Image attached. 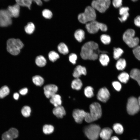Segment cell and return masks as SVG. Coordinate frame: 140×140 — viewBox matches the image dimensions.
Segmentation results:
<instances>
[{
  "label": "cell",
  "mask_w": 140,
  "mask_h": 140,
  "mask_svg": "<svg viewBox=\"0 0 140 140\" xmlns=\"http://www.w3.org/2000/svg\"><path fill=\"white\" fill-rule=\"evenodd\" d=\"M107 53L106 51L100 50L97 43L93 41H89L82 46L80 55L84 60H95L98 58L100 53Z\"/></svg>",
  "instance_id": "1"
},
{
  "label": "cell",
  "mask_w": 140,
  "mask_h": 140,
  "mask_svg": "<svg viewBox=\"0 0 140 140\" xmlns=\"http://www.w3.org/2000/svg\"><path fill=\"white\" fill-rule=\"evenodd\" d=\"M89 109L90 112H87L84 119L86 122H92L98 120L101 117L102 109L99 103L97 102L92 103L89 106Z\"/></svg>",
  "instance_id": "2"
},
{
  "label": "cell",
  "mask_w": 140,
  "mask_h": 140,
  "mask_svg": "<svg viewBox=\"0 0 140 140\" xmlns=\"http://www.w3.org/2000/svg\"><path fill=\"white\" fill-rule=\"evenodd\" d=\"M96 14L95 10L92 6H88L85 8L83 13L79 14L78 19L81 23L86 24L95 20Z\"/></svg>",
  "instance_id": "3"
},
{
  "label": "cell",
  "mask_w": 140,
  "mask_h": 140,
  "mask_svg": "<svg viewBox=\"0 0 140 140\" xmlns=\"http://www.w3.org/2000/svg\"><path fill=\"white\" fill-rule=\"evenodd\" d=\"M135 31L132 29L127 30L124 33L123 39L129 47L134 48L137 46L139 42L138 38L135 37Z\"/></svg>",
  "instance_id": "4"
},
{
  "label": "cell",
  "mask_w": 140,
  "mask_h": 140,
  "mask_svg": "<svg viewBox=\"0 0 140 140\" xmlns=\"http://www.w3.org/2000/svg\"><path fill=\"white\" fill-rule=\"evenodd\" d=\"M23 46V43L19 39L11 38L9 39L7 42V50L13 55H18Z\"/></svg>",
  "instance_id": "5"
},
{
  "label": "cell",
  "mask_w": 140,
  "mask_h": 140,
  "mask_svg": "<svg viewBox=\"0 0 140 140\" xmlns=\"http://www.w3.org/2000/svg\"><path fill=\"white\" fill-rule=\"evenodd\" d=\"M101 130L100 126L95 124H90L85 127L84 132L87 137L90 140H97Z\"/></svg>",
  "instance_id": "6"
},
{
  "label": "cell",
  "mask_w": 140,
  "mask_h": 140,
  "mask_svg": "<svg viewBox=\"0 0 140 140\" xmlns=\"http://www.w3.org/2000/svg\"><path fill=\"white\" fill-rule=\"evenodd\" d=\"M85 27L88 32L91 34L96 33L100 29L103 32L106 31L107 30V26L105 24L95 20L86 23Z\"/></svg>",
  "instance_id": "7"
},
{
  "label": "cell",
  "mask_w": 140,
  "mask_h": 140,
  "mask_svg": "<svg viewBox=\"0 0 140 140\" xmlns=\"http://www.w3.org/2000/svg\"><path fill=\"white\" fill-rule=\"evenodd\" d=\"M127 109L130 115H133L137 113L140 110L138 99L133 96L129 97L127 104Z\"/></svg>",
  "instance_id": "8"
},
{
  "label": "cell",
  "mask_w": 140,
  "mask_h": 140,
  "mask_svg": "<svg viewBox=\"0 0 140 140\" xmlns=\"http://www.w3.org/2000/svg\"><path fill=\"white\" fill-rule=\"evenodd\" d=\"M110 0H94L91 3L92 6L101 13H103L109 8Z\"/></svg>",
  "instance_id": "9"
},
{
  "label": "cell",
  "mask_w": 140,
  "mask_h": 140,
  "mask_svg": "<svg viewBox=\"0 0 140 140\" xmlns=\"http://www.w3.org/2000/svg\"><path fill=\"white\" fill-rule=\"evenodd\" d=\"M11 18L7 10H0V26L5 27L11 25L12 23Z\"/></svg>",
  "instance_id": "10"
},
{
  "label": "cell",
  "mask_w": 140,
  "mask_h": 140,
  "mask_svg": "<svg viewBox=\"0 0 140 140\" xmlns=\"http://www.w3.org/2000/svg\"><path fill=\"white\" fill-rule=\"evenodd\" d=\"M18 130L16 128H12L4 132L2 135V140H13L18 136Z\"/></svg>",
  "instance_id": "11"
},
{
  "label": "cell",
  "mask_w": 140,
  "mask_h": 140,
  "mask_svg": "<svg viewBox=\"0 0 140 140\" xmlns=\"http://www.w3.org/2000/svg\"><path fill=\"white\" fill-rule=\"evenodd\" d=\"M87 113V112L83 110L75 109L73 111L72 116L76 123L80 124L85 119Z\"/></svg>",
  "instance_id": "12"
},
{
  "label": "cell",
  "mask_w": 140,
  "mask_h": 140,
  "mask_svg": "<svg viewBox=\"0 0 140 140\" xmlns=\"http://www.w3.org/2000/svg\"><path fill=\"white\" fill-rule=\"evenodd\" d=\"M44 90L45 96L47 98H49L56 94L58 90V88L55 85L50 84L45 86L44 87Z\"/></svg>",
  "instance_id": "13"
},
{
  "label": "cell",
  "mask_w": 140,
  "mask_h": 140,
  "mask_svg": "<svg viewBox=\"0 0 140 140\" xmlns=\"http://www.w3.org/2000/svg\"><path fill=\"white\" fill-rule=\"evenodd\" d=\"M110 93L107 88L103 87L100 88L98 92L97 95V99L103 102H106L109 99Z\"/></svg>",
  "instance_id": "14"
},
{
  "label": "cell",
  "mask_w": 140,
  "mask_h": 140,
  "mask_svg": "<svg viewBox=\"0 0 140 140\" xmlns=\"http://www.w3.org/2000/svg\"><path fill=\"white\" fill-rule=\"evenodd\" d=\"M7 10L12 18H17L19 16L20 6L16 3L12 5L9 6Z\"/></svg>",
  "instance_id": "15"
},
{
  "label": "cell",
  "mask_w": 140,
  "mask_h": 140,
  "mask_svg": "<svg viewBox=\"0 0 140 140\" xmlns=\"http://www.w3.org/2000/svg\"><path fill=\"white\" fill-rule=\"evenodd\" d=\"M112 130L109 127L104 128L101 130L99 136L103 140H109L113 133Z\"/></svg>",
  "instance_id": "16"
},
{
  "label": "cell",
  "mask_w": 140,
  "mask_h": 140,
  "mask_svg": "<svg viewBox=\"0 0 140 140\" xmlns=\"http://www.w3.org/2000/svg\"><path fill=\"white\" fill-rule=\"evenodd\" d=\"M86 74L87 71L85 67L78 65L74 69L73 75L75 78H79L81 75H86Z\"/></svg>",
  "instance_id": "17"
},
{
  "label": "cell",
  "mask_w": 140,
  "mask_h": 140,
  "mask_svg": "<svg viewBox=\"0 0 140 140\" xmlns=\"http://www.w3.org/2000/svg\"><path fill=\"white\" fill-rule=\"evenodd\" d=\"M129 8L128 7H122L120 8L119 13L121 17L118 18L121 22H124L127 19L129 16Z\"/></svg>",
  "instance_id": "18"
},
{
  "label": "cell",
  "mask_w": 140,
  "mask_h": 140,
  "mask_svg": "<svg viewBox=\"0 0 140 140\" xmlns=\"http://www.w3.org/2000/svg\"><path fill=\"white\" fill-rule=\"evenodd\" d=\"M53 114L58 118H62L66 114V111L64 108L61 105L55 107L53 109Z\"/></svg>",
  "instance_id": "19"
},
{
  "label": "cell",
  "mask_w": 140,
  "mask_h": 140,
  "mask_svg": "<svg viewBox=\"0 0 140 140\" xmlns=\"http://www.w3.org/2000/svg\"><path fill=\"white\" fill-rule=\"evenodd\" d=\"M50 102L55 107L61 105V97L60 95L56 94L50 98Z\"/></svg>",
  "instance_id": "20"
},
{
  "label": "cell",
  "mask_w": 140,
  "mask_h": 140,
  "mask_svg": "<svg viewBox=\"0 0 140 140\" xmlns=\"http://www.w3.org/2000/svg\"><path fill=\"white\" fill-rule=\"evenodd\" d=\"M130 76L132 79L136 80L140 86V70L137 68H134L131 71Z\"/></svg>",
  "instance_id": "21"
},
{
  "label": "cell",
  "mask_w": 140,
  "mask_h": 140,
  "mask_svg": "<svg viewBox=\"0 0 140 140\" xmlns=\"http://www.w3.org/2000/svg\"><path fill=\"white\" fill-rule=\"evenodd\" d=\"M85 32L81 29L76 30L74 33V36L75 39L79 42H82L85 38Z\"/></svg>",
  "instance_id": "22"
},
{
  "label": "cell",
  "mask_w": 140,
  "mask_h": 140,
  "mask_svg": "<svg viewBox=\"0 0 140 140\" xmlns=\"http://www.w3.org/2000/svg\"><path fill=\"white\" fill-rule=\"evenodd\" d=\"M82 86V82L79 78H75L72 81L71 84L72 88L76 90H80Z\"/></svg>",
  "instance_id": "23"
},
{
  "label": "cell",
  "mask_w": 140,
  "mask_h": 140,
  "mask_svg": "<svg viewBox=\"0 0 140 140\" xmlns=\"http://www.w3.org/2000/svg\"><path fill=\"white\" fill-rule=\"evenodd\" d=\"M99 60L101 65L103 66L108 65L109 61V58L106 53H102L99 56Z\"/></svg>",
  "instance_id": "24"
},
{
  "label": "cell",
  "mask_w": 140,
  "mask_h": 140,
  "mask_svg": "<svg viewBox=\"0 0 140 140\" xmlns=\"http://www.w3.org/2000/svg\"><path fill=\"white\" fill-rule=\"evenodd\" d=\"M17 4L20 6L27 7L30 10L32 0H15Z\"/></svg>",
  "instance_id": "25"
},
{
  "label": "cell",
  "mask_w": 140,
  "mask_h": 140,
  "mask_svg": "<svg viewBox=\"0 0 140 140\" xmlns=\"http://www.w3.org/2000/svg\"><path fill=\"white\" fill-rule=\"evenodd\" d=\"M35 63L36 65L39 67L45 66L46 63V60L44 57L42 55L37 56L35 59Z\"/></svg>",
  "instance_id": "26"
},
{
  "label": "cell",
  "mask_w": 140,
  "mask_h": 140,
  "mask_svg": "<svg viewBox=\"0 0 140 140\" xmlns=\"http://www.w3.org/2000/svg\"><path fill=\"white\" fill-rule=\"evenodd\" d=\"M59 52L64 55L68 53L69 50L67 46L64 43L61 42L59 44L57 47Z\"/></svg>",
  "instance_id": "27"
},
{
  "label": "cell",
  "mask_w": 140,
  "mask_h": 140,
  "mask_svg": "<svg viewBox=\"0 0 140 140\" xmlns=\"http://www.w3.org/2000/svg\"><path fill=\"white\" fill-rule=\"evenodd\" d=\"M32 81L33 83L37 86H41L44 82V79L39 75L33 76L32 78Z\"/></svg>",
  "instance_id": "28"
},
{
  "label": "cell",
  "mask_w": 140,
  "mask_h": 140,
  "mask_svg": "<svg viewBox=\"0 0 140 140\" xmlns=\"http://www.w3.org/2000/svg\"><path fill=\"white\" fill-rule=\"evenodd\" d=\"M126 62L125 60L122 58L118 59L116 64L117 69L119 70H123L125 68Z\"/></svg>",
  "instance_id": "29"
},
{
  "label": "cell",
  "mask_w": 140,
  "mask_h": 140,
  "mask_svg": "<svg viewBox=\"0 0 140 140\" xmlns=\"http://www.w3.org/2000/svg\"><path fill=\"white\" fill-rule=\"evenodd\" d=\"M43 132L46 135H49L52 133L54 130V127L52 125L45 124L43 127Z\"/></svg>",
  "instance_id": "30"
},
{
  "label": "cell",
  "mask_w": 140,
  "mask_h": 140,
  "mask_svg": "<svg viewBox=\"0 0 140 140\" xmlns=\"http://www.w3.org/2000/svg\"><path fill=\"white\" fill-rule=\"evenodd\" d=\"M129 75L127 73L123 72L121 73L118 76V78L121 82L126 83L129 78Z\"/></svg>",
  "instance_id": "31"
},
{
  "label": "cell",
  "mask_w": 140,
  "mask_h": 140,
  "mask_svg": "<svg viewBox=\"0 0 140 140\" xmlns=\"http://www.w3.org/2000/svg\"><path fill=\"white\" fill-rule=\"evenodd\" d=\"M10 92V89L8 86H4L0 88V98L3 99L8 95Z\"/></svg>",
  "instance_id": "32"
},
{
  "label": "cell",
  "mask_w": 140,
  "mask_h": 140,
  "mask_svg": "<svg viewBox=\"0 0 140 140\" xmlns=\"http://www.w3.org/2000/svg\"><path fill=\"white\" fill-rule=\"evenodd\" d=\"M35 29V26L34 24L31 22L28 23L24 27L25 32L29 34H31L33 33Z\"/></svg>",
  "instance_id": "33"
},
{
  "label": "cell",
  "mask_w": 140,
  "mask_h": 140,
  "mask_svg": "<svg viewBox=\"0 0 140 140\" xmlns=\"http://www.w3.org/2000/svg\"><path fill=\"white\" fill-rule=\"evenodd\" d=\"M21 112L23 116L24 117H29L31 115V108L29 106H24L22 108Z\"/></svg>",
  "instance_id": "34"
},
{
  "label": "cell",
  "mask_w": 140,
  "mask_h": 140,
  "mask_svg": "<svg viewBox=\"0 0 140 140\" xmlns=\"http://www.w3.org/2000/svg\"><path fill=\"white\" fill-rule=\"evenodd\" d=\"M113 128L115 132L117 134H122L123 132L124 129L123 127L120 123L114 124L113 126Z\"/></svg>",
  "instance_id": "35"
},
{
  "label": "cell",
  "mask_w": 140,
  "mask_h": 140,
  "mask_svg": "<svg viewBox=\"0 0 140 140\" xmlns=\"http://www.w3.org/2000/svg\"><path fill=\"white\" fill-rule=\"evenodd\" d=\"M123 53V50L120 48H114L113 50V57L115 60H118Z\"/></svg>",
  "instance_id": "36"
},
{
  "label": "cell",
  "mask_w": 140,
  "mask_h": 140,
  "mask_svg": "<svg viewBox=\"0 0 140 140\" xmlns=\"http://www.w3.org/2000/svg\"><path fill=\"white\" fill-rule=\"evenodd\" d=\"M84 93L87 97L89 98L92 97L94 96L93 88L90 86L86 87L84 89Z\"/></svg>",
  "instance_id": "37"
},
{
  "label": "cell",
  "mask_w": 140,
  "mask_h": 140,
  "mask_svg": "<svg viewBox=\"0 0 140 140\" xmlns=\"http://www.w3.org/2000/svg\"><path fill=\"white\" fill-rule=\"evenodd\" d=\"M49 60L52 62H54L59 58V54L54 51H50L48 54Z\"/></svg>",
  "instance_id": "38"
},
{
  "label": "cell",
  "mask_w": 140,
  "mask_h": 140,
  "mask_svg": "<svg viewBox=\"0 0 140 140\" xmlns=\"http://www.w3.org/2000/svg\"><path fill=\"white\" fill-rule=\"evenodd\" d=\"M100 39L102 43L105 45L109 44L111 41L110 37L109 35L105 34L101 35Z\"/></svg>",
  "instance_id": "39"
},
{
  "label": "cell",
  "mask_w": 140,
  "mask_h": 140,
  "mask_svg": "<svg viewBox=\"0 0 140 140\" xmlns=\"http://www.w3.org/2000/svg\"><path fill=\"white\" fill-rule=\"evenodd\" d=\"M43 16L45 18L50 19L52 17L53 14L52 12L48 9H45L42 12Z\"/></svg>",
  "instance_id": "40"
},
{
  "label": "cell",
  "mask_w": 140,
  "mask_h": 140,
  "mask_svg": "<svg viewBox=\"0 0 140 140\" xmlns=\"http://www.w3.org/2000/svg\"><path fill=\"white\" fill-rule=\"evenodd\" d=\"M132 51L136 58L140 60V46L138 45L134 48Z\"/></svg>",
  "instance_id": "41"
},
{
  "label": "cell",
  "mask_w": 140,
  "mask_h": 140,
  "mask_svg": "<svg viewBox=\"0 0 140 140\" xmlns=\"http://www.w3.org/2000/svg\"><path fill=\"white\" fill-rule=\"evenodd\" d=\"M77 58V56L74 53H71L69 57V61L73 64H76Z\"/></svg>",
  "instance_id": "42"
},
{
  "label": "cell",
  "mask_w": 140,
  "mask_h": 140,
  "mask_svg": "<svg viewBox=\"0 0 140 140\" xmlns=\"http://www.w3.org/2000/svg\"><path fill=\"white\" fill-rule=\"evenodd\" d=\"M112 85L117 91H119L120 90L122 87V86L120 83L118 81H114L112 83Z\"/></svg>",
  "instance_id": "43"
},
{
  "label": "cell",
  "mask_w": 140,
  "mask_h": 140,
  "mask_svg": "<svg viewBox=\"0 0 140 140\" xmlns=\"http://www.w3.org/2000/svg\"><path fill=\"white\" fill-rule=\"evenodd\" d=\"M113 4L116 8H120L122 5V0H113Z\"/></svg>",
  "instance_id": "44"
},
{
  "label": "cell",
  "mask_w": 140,
  "mask_h": 140,
  "mask_svg": "<svg viewBox=\"0 0 140 140\" xmlns=\"http://www.w3.org/2000/svg\"><path fill=\"white\" fill-rule=\"evenodd\" d=\"M134 22L136 26L140 27V15H138L135 17Z\"/></svg>",
  "instance_id": "45"
},
{
  "label": "cell",
  "mask_w": 140,
  "mask_h": 140,
  "mask_svg": "<svg viewBox=\"0 0 140 140\" xmlns=\"http://www.w3.org/2000/svg\"><path fill=\"white\" fill-rule=\"evenodd\" d=\"M28 89L26 88H23L20 89L19 91V93L22 95H25L27 93Z\"/></svg>",
  "instance_id": "46"
},
{
  "label": "cell",
  "mask_w": 140,
  "mask_h": 140,
  "mask_svg": "<svg viewBox=\"0 0 140 140\" xmlns=\"http://www.w3.org/2000/svg\"><path fill=\"white\" fill-rule=\"evenodd\" d=\"M43 0L45 2H47L49 0ZM32 1L34 2L38 5L41 6L42 5L43 3L41 0H32Z\"/></svg>",
  "instance_id": "47"
},
{
  "label": "cell",
  "mask_w": 140,
  "mask_h": 140,
  "mask_svg": "<svg viewBox=\"0 0 140 140\" xmlns=\"http://www.w3.org/2000/svg\"><path fill=\"white\" fill-rule=\"evenodd\" d=\"M13 97L14 99L16 100H17L19 98V94L17 93H15L13 94Z\"/></svg>",
  "instance_id": "48"
},
{
  "label": "cell",
  "mask_w": 140,
  "mask_h": 140,
  "mask_svg": "<svg viewBox=\"0 0 140 140\" xmlns=\"http://www.w3.org/2000/svg\"><path fill=\"white\" fill-rule=\"evenodd\" d=\"M110 140H119V139L117 137L113 136L111 138Z\"/></svg>",
  "instance_id": "49"
},
{
  "label": "cell",
  "mask_w": 140,
  "mask_h": 140,
  "mask_svg": "<svg viewBox=\"0 0 140 140\" xmlns=\"http://www.w3.org/2000/svg\"><path fill=\"white\" fill-rule=\"evenodd\" d=\"M138 100L139 105L140 107V96L138 97Z\"/></svg>",
  "instance_id": "50"
},
{
  "label": "cell",
  "mask_w": 140,
  "mask_h": 140,
  "mask_svg": "<svg viewBox=\"0 0 140 140\" xmlns=\"http://www.w3.org/2000/svg\"><path fill=\"white\" fill-rule=\"evenodd\" d=\"M132 1L135 2L137 1L138 0H131Z\"/></svg>",
  "instance_id": "51"
},
{
  "label": "cell",
  "mask_w": 140,
  "mask_h": 140,
  "mask_svg": "<svg viewBox=\"0 0 140 140\" xmlns=\"http://www.w3.org/2000/svg\"><path fill=\"white\" fill-rule=\"evenodd\" d=\"M136 140V139H134V140Z\"/></svg>",
  "instance_id": "52"
}]
</instances>
